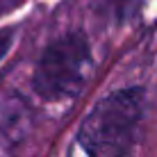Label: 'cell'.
<instances>
[{
    "label": "cell",
    "instance_id": "cell-1",
    "mask_svg": "<svg viewBox=\"0 0 157 157\" xmlns=\"http://www.w3.org/2000/svg\"><path fill=\"white\" fill-rule=\"evenodd\" d=\"M146 114V86L128 84L105 94L80 121L75 141L86 157H130Z\"/></svg>",
    "mask_w": 157,
    "mask_h": 157
},
{
    "label": "cell",
    "instance_id": "cell-2",
    "mask_svg": "<svg viewBox=\"0 0 157 157\" xmlns=\"http://www.w3.org/2000/svg\"><path fill=\"white\" fill-rule=\"evenodd\" d=\"M94 68L91 41L84 30L75 28L43 46L30 75V86L41 100H73L86 86Z\"/></svg>",
    "mask_w": 157,
    "mask_h": 157
},
{
    "label": "cell",
    "instance_id": "cell-3",
    "mask_svg": "<svg viewBox=\"0 0 157 157\" xmlns=\"http://www.w3.org/2000/svg\"><path fill=\"white\" fill-rule=\"evenodd\" d=\"M16 34H18V28H16V25H2V28H0V62L12 50V46L16 41Z\"/></svg>",
    "mask_w": 157,
    "mask_h": 157
}]
</instances>
